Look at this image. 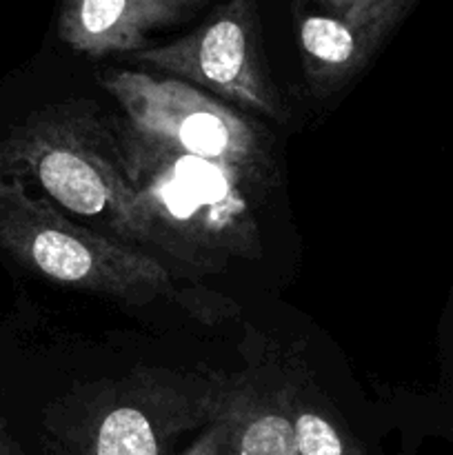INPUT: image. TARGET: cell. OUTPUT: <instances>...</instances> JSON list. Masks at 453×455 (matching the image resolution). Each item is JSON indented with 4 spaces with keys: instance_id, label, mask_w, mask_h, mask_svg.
Returning <instances> with one entry per match:
<instances>
[{
    "instance_id": "6da1fadb",
    "label": "cell",
    "mask_w": 453,
    "mask_h": 455,
    "mask_svg": "<svg viewBox=\"0 0 453 455\" xmlns=\"http://www.w3.org/2000/svg\"><path fill=\"white\" fill-rule=\"evenodd\" d=\"M0 173L36 187L71 220L133 249L151 247L127 180L115 116L93 100L44 107L0 142Z\"/></svg>"
},
{
    "instance_id": "7a4b0ae2",
    "label": "cell",
    "mask_w": 453,
    "mask_h": 455,
    "mask_svg": "<svg viewBox=\"0 0 453 455\" xmlns=\"http://www.w3.org/2000/svg\"><path fill=\"white\" fill-rule=\"evenodd\" d=\"M118 142L151 247L203 269L258 256L260 229L251 187L262 185V176L200 156L154 149L120 132Z\"/></svg>"
},
{
    "instance_id": "3957f363",
    "label": "cell",
    "mask_w": 453,
    "mask_h": 455,
    "mask_svg": "<svg viewBox=\"0 0 453 455\" xmlns=\"http://www.w3.org/2000/svg\"><path fill=\"white\" fill-rule=\"evenodd\" d=\"M0 247L49 283L129 305L176 296L169 271L147 251L71 220L0 173Z\"/></svg>"
},
{
    "instance_id": "277c9868",
    "label": "cell",
    "mask_w": 453,
    "mask_h": 455,
    "mask_svg": "<svg viewBox=\"0 0 453 455\" xmlns=\"http://www.w3.org/2000/svg\"><path fill=\"white\" fill-rule=\"evenodd\" d=\"M100 84L120 109L115 127L160 151L200 156L265 178L271 164L265 132L220 98L163 74L109 69Z\"/></svg>"
},
{
    "instance_id": "5b68a950",
    "label": "cell",
    "mask_w": 453,
    "mask_h": 455,
    "mask_svg": "<svg viewBox=\"0 0 453 455\" xmlns=\"http://www.w3.org/2000/svg\"><path fill=\"white\" fill-rule=\"evenodd\" d=\"M131 60L185 80L226 105L256 111L274 123L287 120V105L265 60L256 0H222L194 31L131 53Z\"/></svg>"
},
{
    "instance_id": "8992f818",
    "label": "cell",
    "mask_w": 453,
    "mask_h": 455,
    "mask_svg": "<svg viewBox=\"0 0 453 455\" xmlns=\"http://www.w3.org/2000/svg\"><path fill=\"white\" fill-rule=\"evenodd\" d=\"M226 380L140 373L93 403L62 435L56 455H164L182 431L209 425L222 411Z\"/></svg>"
},
{
    "instance_id": "52a82bcc",
    "label": "cell",
    "mask_w": 453,
    "mask_h": 455,
    "mask_svg": "<svg viewBox=\"0 0 453 455\" xmlns=\"http://www.w3.org/2000/svg\"><path fill=\"white\" fill-rule=\"evenodd\" d=\"M416 4L417 0H291L311 96H331L349 84Z\"/></svg>"
},
{
    "instance_id": "ba28073f",
    "label": "cell",
    "mask_w": 453,
    "mask_h": 455,
    "mask_svg": "<svg viewBox=\"0 0 453 455\" xmlns=\"http://www.w3.org/2000/svg\"><path fill=\"white\" fill-rule=\"evenodd\" d=\"M209 0H62L60 40L91 58L147 49L154 31L187 20Z\"/></svg>"
},
{
    "instance_id": "9c48e42d",
    "label": "cell",
    "mask_w": 453,
    "mask_h": 455,
    "mask_svg": "<svg viewBox=\"0 0 453 455\" xmlns=\"http://www.w3.org/2000/svg\"><path fill=\"white\" fill-rule=\"evenodd\" d=\"M226 435L222 455H298L287 391H262L247 380H229Z\"/></svg>"
},
{
    "instance_id": "30bf717a",
    "label": "cell",
    "mask_w": 453,
    "mask_h": 455,
    "mask_svg": "<svg viewBox=\"0 0 453 455\" xmlns=\"http://www.w3.org/2000/svg\"><path fill=\"white\" fill-rule=\"evenodd\" d=\"M284 391H287L298 455H362L358 443L322 409L302 400L293 389Z\"/></svg>"
},
{
    "instance_id": "8fae6325",
    "label": "cell",
    "mask_w": 453,
    "mask_h": 455,
    "mask_svg": "<svg viewBox=\"0 0 453 455\" xmlns=\"http://www.w3.org/2000/svg\"><path fill=\"white\" fill-rule=\"evenodd\" d=\"M226 389H229V385H226ZM226 435H229V420H226V398H225L222 411L213 418V422H209L207 429L200 434V438L195 440L191 447H187L180 455H222Z\"/></svg>"
}]
</instances>
